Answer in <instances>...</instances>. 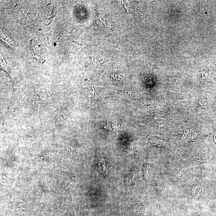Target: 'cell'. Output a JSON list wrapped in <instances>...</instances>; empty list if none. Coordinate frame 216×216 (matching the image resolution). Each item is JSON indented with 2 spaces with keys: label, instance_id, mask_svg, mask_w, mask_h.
<instances>
[{
  "label": "cell",
  "instance_id": "1",
  "mask_svg": "<svg viewBox=\"0 0 216 216\" xmlns=\"http://www.w3.org/2000/svg\"><path fill=\"white\" fill-rule=\"evenodd\" d=\"M203 188L202 187L197 186L195 187L193 189L192 194L193 196L195 197H197L201 196L204 193Z\"/></svg>",
  "mask_w": 216,
  "mask_h": 216
},
{
  "label": "cell",
  "instance_id": "2",
  "mask_svg": "<svg viewBox=\"0 0 216 216\" xmlns=\"http://www.w3.org/2000/svg\"><path fill=\"white\" fill-rule=\"evenodd\" d=\"M99 162H98V165L100 167L102 168V170L105 173H107V170H108V166L105 160L102 158L100 157L99 158Z\"/></svg>",
  "mask_w": 216,
  "mask_h": 216
},
{
  "label": "cell",
  "instance_id": "4",
  "mask_svg": "<svg viewBox=\"0 0 216 216\" xmlns=\"http://www.w3.org/2000/svg\"><path fill=\"white\" fill-rule=\"evenodd\" d=\"M148 166L147 165L144 166V177L145 179L147 180L148 178Z\"/></svg>",
  "mask_w": 216,
  "mask_h": 216
},
{
  "label": "cell",
  "instance_id": "3",
  "mask_svg": "<svg viewBox=\"0 0 216 216\" xmlns=\"http://www.w3.org/2000/svg\"><path fill=\"white\" fill-rule=\"evenodd\" d=\"M135 173H133L132 174L130 175L129 178H128V182H127V185H130L131 184V183H132V181L133 180L134 177L135 176Z\"/></svg>",
  "mask_w": 216,
  "mask_h": 216
}]
</instances>
